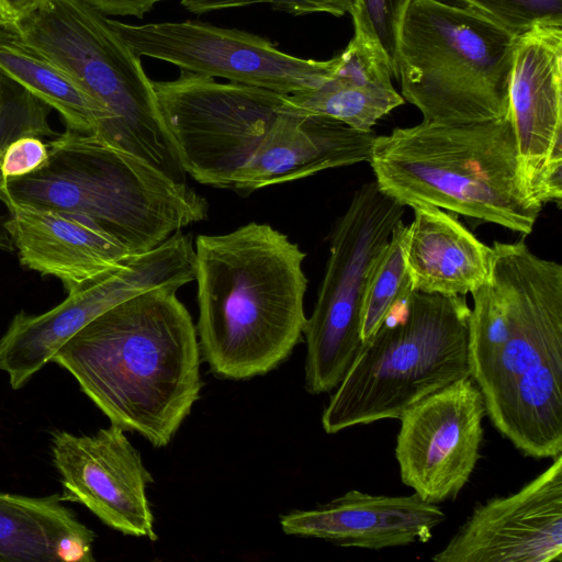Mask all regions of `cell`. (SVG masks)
<instances>
[{
    "label": "cell",
    "instance_id": "6da1fadb",
    "mask_svg": "<svg viewBox=\"0 0 562 562\" xmlns=\"http://www.w3.org/2000/svg\"><path fill=\"white\" fill-rule=\"evenodd\" d=\"M151 87L186 173L202 184L250 192L370 160L373 131L300 114L289 94L186 70Z\"/></svg>",
    "mask_w": 562,
    "mask_h": 562
},
{
    "label": "cell",
    "instance_id": "7a4b0ae2",
    "mask_svg": "<svg viewBox=\"0 0 562 562\" xmlns=\"http://www.w3.org/2000/svg\"><path fill=\"white\" fill-rule=\"evenodd\" d=\"M473 291L471 378L493 426L527 457L562 453V266L495 241Z\"/></svg>",
    "mask_w": 562,
    "mask_h": 562
},
{
    "label": "cell",
    "instance_id": "3957f363",
    "mask_svg": "<svg viewBox=\"0 0 562 562\" xmlns=\"http://www.w3.org/2000/svg\"><path fill=\"white\" fill-rule=\"evenodd\" d=\"M176 286L133 296L103 312L53 357L124 430L167 446L203 386L196 328Z\"/></svg>",
    "mask_w": 562,
    "mask_h": 562
},
{
    "label": "cell",
    "instance_id": "277c9868",
    "mask_svg": "<svg viewBox=\"0 0 562 562\" xmlns=\"http://www.w3.org/2000/svg\"><path fill=\"white\" fill-rule=\"evenodd\" d=\"M203 359L222 379L278 368L301 341L307 317L305 252L269 224L250 222L195 240Z\"/></svg>",
    "mask_w": 562,
    "mask_h": 562
},
{
    "label": "cell",
    "instance_id": "5b68a950",
    "mask_svg": "<svg viewBox=\"0 0 562 562\" xmlns=\"http://www.w3.org/2000/svg\"><path fill=\"white\" fill-rule=\"evenodd\" d=\"M369 162L379 190L403 206L426 203L522 235L543 206L522 179L508 114L394 128L375 136Z\"/></svg>",
    "mask_w": 562,
    "mask_h": 562
},
{
    "label": "cell",
    "instance_id": "8992f818",
    "mask_svg": "<svg viewBox=\"0 0 562 562\" xmlns=\"http://www.w3.org/2000/svg\"><path fill=\"white\" fill-rule=\"evenodd\" d=\"M35 171L0 178L15 201L81 216L138 255L207 217V201L97 136L66 130Z\"/></svg>",
    "mask_w": 562,
    "mask_h": 562
},
{
    "label": "cell",
    "instance_id": "52a82bcc",
    "mask_svg": "<svg viewBox=\"0 0 562 562\" xmlns=\"http://www.w3.org/2000/svg\"><path fill=\"white\" fill-rule=\"evenodd\" d=\"M471 308L462 295L413 291L366 340L322 415L325 432L398 419L412 405L469 378Z\"/></svg>",
    "mask_w": 562,
    "mask_h": 562
},
{
    "label": "cell",
    "instance_id": "ba28073f",
    "mask_svg": "<svg viewBox=\"0 0 562 562\" xmlns=\"http://www.w3.org/2000/svg\"><path fill=\"white\" fill-rule=\"evenodd\" d=\"M516 37L443 0H409L395 47L394 77L423 121L460 124L508 114Z\"/></svg>",
    "mask_w": 562,
    "mask_h": 562
},
{
    "label": "cell",
    "instance_id": "9c48e42d",
    "mask_svg": "<svg viewBox=\"0 0 562 562\" xmlns=\"http://www.w3.org/2000/svg\"><path fill=\"white\" fill-rule=\"evenodd\" d=\"M69 74L110 113L100 139L187 183L140 57L109 19L81 0H46L12 31Z\"/></svg>",
    "mask_w": 562,
    "mask_h": 562
},
{
    "label": "cell",
    "instance_id": "30bf717a",
    "mask_svg": "<svg viewBox=\"0 0 562 562\" xmlns=\"http://www.w3.org/2000/svg\"><path fill=\"white\" fill-rule=\"evenodd\" d=\"M405 206L375 182L362 186L335 224L329 258L312 315L306 319L305 389H336L361 348V311L371 268Z\"/></svg>",
    "mask_w": 562,
    "mask_h": 562
},
{
    "label": "cell",
    "instance_id": "8fae6325",
    "mask_svg": "<svg viewBox=\"0 0 562 562\" xmlns=\"http://www.w3.org/2000/svg\"><path fill=\"white\" fill-rule=\"evenodd\" d=\"M194 279L192 235L178 232L100 280L68 293L52 310L38 315L18 313L0 338V370L8 374L11 387L18 390L103 312L149 290L180 289Z\"/></svg>",
    "mask_w": 562,
    "mask_h": 562
},
{
    "label": "cell",
    "instance_id": "7c38bea8",
    "mask_svg": "<svg viewBox=\"0 0 562 562\" xmlns=\"http://www.w3.org/2000/svg\"><path fill=\"white\" fill-rule=\"evenodd\" d=\"M137 56L178 66L181 70L229 82L294 94L331 77L338 56L329 60L300 58L281 52L259 35L200 21L133 25L109 19Z\"/></svg>",
    "mask_w": 562,
    "mask_h": 562
},
{
    "label": "cell",
    "instance_id": "4fadbf2b",
    "mask_svg": "<svg viewBox=\"0 0 562 562\" xmlns=\"http://www.w3.org/2000/svg\"><path fill=\"white\" fill-rule=\"evenodd\" d=\"M485 415L471 376L409 406L398 418L395 446L403 484L431 504L454 499L480 458Z\"/></svg>",
    "mask_w": 562,
    "mask_h": 562
},
{
    "label": "cell",
    "instance_id": "5bb4252c",
    "mask_svg": "<svg viewBox=\"0 0 562 562\" xmlns=\"http://www.w3.org/2000/svg\"><path fill=\"white\" fill-rule=\"evenodd\" d=\"M520 171L542 205L562 201V24L516 37L508 90Z\"/></svg>",
    "mask_w": 562,
    "mask_h": 562
},
{
    "label": "cell",
    "instance_id": "9a60e30c",
    "mask_svg": "<svg viewBox=\"0 0 562 562\" xmlns=\"http://www.w3.org/2000/svg\"><path fill=\"white\" fill-rule=\"evenodd\" d=\"M124 431L111 424L89 436L65 430L53 434L60 496L86 506L114 530L155 541L154 515L146 495L154 479Z\"/></svg>",
    "mask_w": 562,
    "mask_h": 562
},
{
    "label": "cell",
    "instance_id": "2e32d148",
    "mask_svg": "<svg viewBox=\"0 0 562 562\" xmlns=\"http://www.w3.org/2000/svg\"><path fill=\"white\" fill-rule=\"evenodd\" d=\"M437 562H561L562 454L518 492L474 507Z\"/></svg>",
    "mask_w": 562,
    "mask_h": 562
},
{
    "label": "cell",
    "instance_id": "e0dca14e",
    "mask_svg": "<svg viewBox=\"0 0 562 562\" xmlns=\"http://www.w3.org/2000/svg\"><path fill=\"white\" fill-rule=\"evenodd\" d=\"M3 227L21 263L59 280L67 293L117 270L134 254L90 221L61 210L23 203L0 191Z\"/></svg>",
    "mask_w": 562,
    "mask_h": 562
},
{
    "label": "cell",
    "instance_id": "ac0fdd59",
    "mask_svg": "<svg viewBox=\"0 0 562 562\" xmlns=\"http://www.w3.org/2000/svg\"><path fill=\"white\" fill-rule=\"evenodd\" d=\"M445 520L437 504L415 493L386 496L351 490L313 509L293 510L282 516L280 524L286 535L381 550L427 542Z\"/></svg>",
    "mask_w": 562,
    "mask_h": 562
},
{
    "label": "cell",
    "instance_id": "d6986e66",
    "mask_svg": "<svg viewBox=\"0 0 562 562\" xmlns=\"http://www.w3.org/2000/svg\"><path fill=\"white\" fill-rule=\"evenodd\" d=\"M338 65L317 88L289 94L290 106L303 115L325 116L363 132L404 103L392 85L391 61L372 37L355 31Z\"/></svg>",
    "mask_w": 562,
    "mask_h": 562
},
{
    "label": "cell",
    "instance_id": "ffe728a7",
    "mask_svg": "<svg viewBox=\"0 0 562 562\" xmlns=\"http://www.w3.org/2000/svg\"><path fill=\"white\" fill-rule=\"evenodd\" d=\"M407 265L413 290L442 295L472 293L490 273L491 247L456 216L426 203L411 206Z\"/></svg>",
    "mask_w": 562,
    "mask_h": 562
},
{
    "label": "cell",
    "instance_id": "44dd1931",
    "mask_svg": "<svg viewBox=\"0 0 562 562\" xmlns=\"http://www.w3.org/2000/svg\"><path fill=\"white\" fill-rule=\"evenodd\" d=\"M63 502L0 492V561H93L95 533Z\"/></svg>",
    "mask_w": 562,
    "mask_h": 562
},
{
    "label": "cell",
    "instance_id": "7402d4cb",
    "mask_svg": "<svg viewBox=\"0 0 562 562\" xmlns=\"http://www.w3.org/2000/svg\"><path fill=\"white\" fill-rule=\"evenodd\" d=\"M0 74L63 117L67 130L102 138L109 111L60 66L0 27Z\"/></svg>",
    "mask_w": 562,
    "mask_h": 562
},
{
    "label": "cell",
    "instance_id": "603a6c76",
    "mask_svg": "<svg viewBox=\"0 0 562 562\" xmlns=\"http://www.w3.org/2000/svg\"><path fill=\"white\" fill-rule=\"evenodd\" d=\"M408 226L398 221L389 241L376 257L366 285L361 311V339L364 342L412 294L407 265Z\"/></svg>",
    "mask_w": 562,
    "mask_h": 562
},
{
    "label": "cell",
    "instance_id": "cb8c5ba5",
    "mask_svg": "<svg viewBox=\"0 0 562 562\" xmlns=\"http://www.w3.org/2000/svg\"><path fill=\"white\" fill-rule=\"evenodd\" d=\"M0 74V159L5 148L24 136H54L48 106Z\"/></svg>",
    "mask_w": 562,
    "mask_h": 562
},
{
    "label": "cell",
    "instance_id": "d4e9b609",
    "mask_svg": "<svg viewBox=\"0 0 562 562\" xmlns=\"http://www.w3.org/2000/svg\"><path fill=\"white\" fill-rule=\"evenodd\" d=\"M515 37L539 24H562V0H451Z\"/></svg>",
    "mask_w": 562,
    "mask_h": 562
},
{
    "label": "cell",
    "instance_id": "484cf974",
    "mask_svg": "<svg viewBox=\"0 0 562 562\" xmlns=\"http://www.w3.org/2000/svg\"><path fill=\"white\" fill-rule=\"evenodd\" d=\"M409 0H355L350 13L355 31L374 38L387 55L394 75L398 26Z\"/></svg>",
    "mask_w": 562,
    "mask_h": 562
},
{
    "label": "cell",
    "instance_id": "4316f807",
    "mask_svg": "<svg viewBox=\"0 0 562 562\" xmlns=\"http://www.w3.org/2000/svg\"><path fill=\"white\" fill-rule=\"evenodd\" d=\"M191 13L203 14L212 11L269 3L272 9L292 15L328 13L334 16L350 14L355 0H179Z\"/></svg>",
    "mask_w": 562,
    "mask_h": 562
},
{
    "label": "cell",
    "instance_id": "83f0119b",
    "mask_svg": "<svg viewBox=\"0 0 562 562\" xmlns=\"http://www.w3.org/2000/svg\"><path fill=\"white\" fill-rule=\"evenodd\" d=\"M48 157V147L42 138L24 136L13 140L0 159V178L29 175L42 167Z\"/></svg>",
    "mask_w": 562,
    "mask_h": 562
},
{
    "label": "cell",
    "instance_id": "f1b7e54d",
    "mask_svg": "<svg viewBox=\"0 0 562 562\" xmlns=\"http://www.w3.org/2000/svg\"><path fill=\"white\" fill-rule=\"evenodd\" d=\"M103 15L136 16L142 19L165 0H81Z\"/></svg>",
    "mask_w": 562,
    "mask_h": 562
},
{
    "label": "cell",
    "instance_id": "f546056e",
    "mask_svg": "<svg viewBox=\"0 0 562 562\" xmlns=\"http://www.w3.org/2000/svg\"><path fill=\"white\" fill-rule=\"evenodd\" d=\"M46 0H0V27L13 31L37 11Z\"/></svg>",
    "mask_w": 562,
    "mask_h": 562
}]
</instances>
